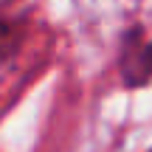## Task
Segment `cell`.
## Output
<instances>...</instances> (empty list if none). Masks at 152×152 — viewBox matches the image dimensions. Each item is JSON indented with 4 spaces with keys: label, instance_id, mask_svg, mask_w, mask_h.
<instances>
[{
    "label": "cell",
    "instance_id": "1",
    "mask_svg": "<svg viewBox=\"0 0 152 152\" xmlns=\"http://www.w3.org/2000/svg\"><path fill=\"white\" fill-rule=\"evenodd\" d=\"M118 71H121V82L127 87H141L152 79V39L144 37V31L138 26L130 28L121 39Z\"/></svg>",
    "mask_w": 152,
    "mask_h": 152
},
{
    "label": "cell",
    "instance_id": "2",
    "mask_svg": "<svg viewBox=\"0 0 152 152\" xmlns=\"http://www.w3.org/2000/svg\"><path fill=\"white\" fill-rule=\"evenodd\" d=\"M26 17L0 14V65H9L11 59H17L26 42Z\"/></svg>",
    "mask_w": 152,
    "mask_h": 152
}]
</instances>
